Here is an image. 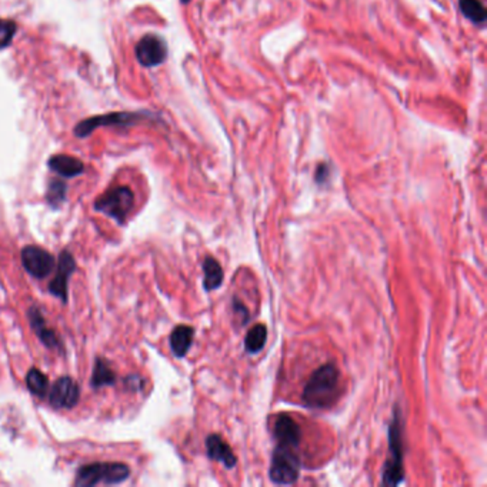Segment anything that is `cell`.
<instances>
[{
  "label": "cell",
  "instance_id": "7a4b0ae2",
  "mask_svg": "<svg viewBox=\"0 0 487 487\" xmlns=\"http://www.w3.org/2000/svg\"><path fill=\"white\" fill-rule=\"evenodd\" d=\"M130 474V467L124 463H90L79 467L76 473V486L92 487L99 483L117 484Z\"/></svg>",
  "mask_w": 487,
  "mask_h": 487
},
{
  "label": "cell",
  "instance_id": "9a60e30c",
  "mask_svg": "<svg viewBox=\"0 0 487 487\" xmlns=\"http://www.w3.org/2000/svg\"><path fill=\"white\" fill-rule=\"evenodd\" d=\"M194 329L192 326H176L170 334V349L176 358H184L193 343Z\"/></svg>",
  "mask_w": 487,
  "mask_h": 487
},
{
  "label": "cell",
  "instance_id": "ba28073f",
  "mask_svg": "<svg viewBox=\"0 0 487 487\" xmlns=\"http://www.w3.org/2000/svg\"><path fill=\"white\" fill-rule=\"evenodd\" d=\"M166 54H168L166 43L162 37L156 35L143 36L136 46V57L139 63L146 67H153V66L160 64L166 59Z\"/></svg>",
  "mask_w": 487,
  "mask_h": 487
},
{
  "label": "cell",
  "instance_id": "3957f363",
  "mask_svg": "<svg viewBox=\"0 0 487 487\" xmlns=\"http://www.w3.org/2000/svg\"><path fill=\"white\" fill-rule=\"evenodd\" d=\"M300 467L298 447L277 445L271 457L269 476L276 484H292L298 480Z\"/></svg>",
  "mask_w": 487,
  "mask_h": 487
},
{
  "label": "cell",
  "instance_id": "6da1fadb",
  "mask_svg": "<svg viewBox=\"0 0 487 487\" xmlns=\"http://www.w3.org/2000/svg\"><path fill=\"white\" fill-rule=\"evenodd\" d=\"M339 396V370L333 363L320 366L307 380L302 399L313 409L331 406Z\"/></svg>",
  "mask_w": 487,
  "mask_h": 487
},
{
  "label": "cell",
  "instance_id": "9c48e42d",
  "mask_svg": "<svg viewBox=\"0 0 487 487\" xmlns=\"http://www.w3.org/2000/svg\"><path fill=\"white\" fill-rule=\"evenodd\" d=\"M75 269H76V262H75L74 254L71 252L63 250L59 256L56 276L53 277V281L49 285V292L53 296L61 299L63 303L67 302V291H69L67 281H69V277L74 274Z\"/></svg>",
  "mask_w": 487,
  "mask_h": 487
},
{
  "label": "cell",
  "instance_id": "8fae6325",
  "mask_svg": "<svg viewBox=\"0 0 487 487\" xmlns=\"http://www.w3.org/2000/svg\"><path fill=\"white\" fill-rule=\"evenodd\" d=\"M206 450L207 456L215 462H221L228 469H233L236 466V456L232 452V447L219 436L211 435L206 439Z\"/></svg>",
  "mask_w": 487,
  "mask_h": 487
},
{
  "label": "cell",
  "instance_id": "e0dca14e",
  "mask_svg": "<svg viewBox=\"0 0 487 487\" xmlns=\"http://www.w3.org/2000/svg\"><path fill=\"white\" fill-rule=\"evenodd\" d=\"M116 382L115 372L110 369L109 363L103 359H96L95 368H93V375L90 379V383L93 387L99 389L103 386H112Z\"/></svg>",
  "mask_w": 487,
  "mask_h": 487
},
{
  "label": "cell",
  "instance_id": "2e32d148",
  "mask_svg": "<svg viewBox=\"0 0 487 487\" xmlns=\"http://www.w3.org/2000/svg\"><path fill=\"white\" fill-rule=\"evenodd\" d=\"M203 285L204 291H216L223 283V270L221 263L213 257H206L203 262Z\"/></svg>",
  "mask_w": 487,
  "mask_h": 487
},
{
  "label": "cell",
  "instance_id": "ffe728a7",
  "mask_svg": "<svg viewBox=\"0 0 487 487\" xmlns=\"http://www.w3.org/2000/svg\"><path fill=\"white\" fill-rule=\"evenodd\" d=\"M459 5L462 13L473 23L480 25L486 20V9L480 0H460Z\"/></svg>",
  "mask_w": 487,
  "mask_h": 487
},
{
  "label": "cell",
  "instance_id": "7c38bea8",
  "mask_svg": "<svg viewBox=\"0 0 487 487\" xmlns=\"http://www.w3.org/2000/svg\"><path fill=\"white\" fill-rule=\"evenodd\" d=\"M136 119V115L131 113H112L100 117L88 119L78 124L76 127V136L85 137L89 136L95 129L103 126V124H129Z\"/></svg>",
  "mask_w": 487,
  "mask_h": 487
},
{
  "label": "cell",
  "instance_id": "4fadbf2b",
  "mask_svg": "<svg viewBox=\"0 0 487 487\" xmlns=\"http://www.w3.org/2000/svg\"><path fill=\"white\" fill-rule=\"evenodd\" d=\"M28 316H29V320H30V326L33 329V331L37 334L39 340L46 346L49 347V349H59V346H60V340L59 337L56 336V333L49 329L46 326V322L39 310V307L36 306H32L28 312Z\"/></svg>",
  "mask_w": 487,
  "mask_h": 487
},
{
  "label": "cell",
  "instance_id": "52a82bcc",
  "mask_svg": "<svg viewBox=\"0 0 487 487\" xmlns=\"http://www.w3.org/2000/svg\"><path fill=\"white\" fill-rule=\"evenodd\" d=\"M81 387L72 379L63 376L54 382L49 393V401L56 409H72L79 403Z\"/></svg>",
  "mask_w": 487,
  "mask_h": 487
},
{
  "label": "cell",
  "instance_id": "7402d4cb",
  "mask_svg": "<svg viewBox=\"0 0 487 487\" xmlns=\"http://www.w3.org/2000/svg\"><path fill=\"white\" fill-rule=\"evenodd\" d=\"M16 23L12 20H5V19H0V50L8 47L12 40L13 36L16 33Z\"/></svg>",
  "mask_w": 487,
  "mask_h": 487
},
{
  "label": "cell",
  "instance_id": "603a6c76",
  "mask_svg": "<svg viewBox=\"0 0 487 487\" xmlns=\"http://www.w3.org/2000/svg\"><path fill=\"white\" fill-rule=\"evenodd\" d=\"M187 2V0H183V4H186Z\"/></svg>",
  "mask_w": 487,
  "mask_h": 487
},
{
  "label": "cell",
  "instance_id": "ac0fdd59",
  "mask_svg": "<svg viewBox=\"0 0 487 487\" xmlns=\"http://www.w3.org/2000/svg\"><path fill=\"white\" fill-rule=\"evenodd\" d=\"M267 340V330L264 327V324H256L253 326L245 339V349L246 352L254 355L257 352H260Z\"/></svg>",
  "mask_w": 487,
  "mask_h": 487
},
{
  "label": "cell",
  "instance_id": "8992f818",
  "mask_svg": "<svg viewBox=\"0 0 487 487\" xmlns=\"http://www.w3.org/2000/svg\"><path fill=\"white\" fill-rule=\"evenodd\" d=\"M20 256L23 267L36 279H45L54 269V257L37 246L23 247Z\"/></svg>",
  "mask_w": 487,
  "mask_h": 487
},
{
  "label": "cell",
  "instance_id": "277c9868",
  "mask_svg": "<svg viewBox=\"0 0 487 487\" xmlns=\"http://www.w3.org/2000/svg\"><path fill=\"white\" fill-rule=\"evenodd\" d=\"M134 204V194L127 186H117L107 190L95 201L98 212L115 219L119 225H123L127 215Z\"/></svg>",
  "mask_w": 487,
  "mask_h": 487
},
{
  "label": "cell",
  "instance_id": "30bf717a",
  "mask_svg": "<svg viewBox=\"0 0 487 487\" xmlns=\"http://www.w3.org/2000/svg\"><path fill=\"white\" fill-rule=\"evenodd\" d=\"M274 438L277 440V445L299 447L302 430L291 416L282 414L274 423Z\"/></svg>",
  "mask_w": 487,
  "mask_h": 487
},
{
  "label": "cell",
  "instance_id": "5bb4252c",
  "mask_svg": "<svg viewBox=\"0 0 487 487\" xmlns=\"http://www.w3.org/2000/svg\"><path fill=\"white\" fill-rule=\"evenodd\" d=\"M49 168L63 177H76L83 173V163L72 156L56 155L49 160Z\"/></svg>",
  "mask_w": 487,
  "mask_h": 487
},
{
  "label": "cell",
  "instance_id": "d6986e66",
  "mask_svg": "<svg viewBox=\"0 0 487 487\" xmlns=\"http://www.w3.org/2000/svg\"><path fill=\"white\" fill-rule=\"evenodd\" d=\"M26 386L35 396L43 399L49 390V379L39 369L33 368L26 375Z\"/></svg>",
  "mask_w": 487,
  "mask_h": 487
},
{
  "label": "cell",
  "instance_id": "5b68a950",
  "mask_svg": "<svg viewBox=\"0 0 487 487\" xmlns=\"http://www.w3.org/2000/svg\"><path fill=\"white\" fill-rule=\"evenodd\" d=\"M404 479L403 470V446H401V429L397 411H394L393 422L389 430V457L385 463L383 484L396 486Z\"/></svg>",
  "mask_w": 487,
  "mask_h": 487
},
{
  "label": "cell",
  "instance_id": "44dd1931",
  "mask_svg": "<svg viewBox=\"0 0 487 487\" xmlns=\"http://www.w3.org/2000/svg\"><path fill=\"white\" fill-rule=\"evenodd\" d=\"M66 193H67V186L64 182L59 179H53L49 183L47 192H46V200L53 209H59L61 203L66 200Z\"/></svg>",
  "mask_w": 487,
  "mask_h": 487
}]
</instances>
